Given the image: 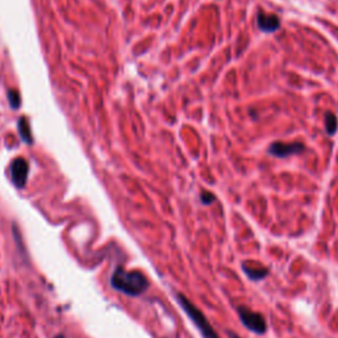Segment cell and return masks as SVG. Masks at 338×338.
<instances>
[{
	"label": "cell",
	"instance_id": "6da1fadb",
	"mask_svg": "<svg viewBox=\"0 0 338 338\" xmlns=\"http://www.w3.org/2000/svg\"><path fill=\"white\" fill-rule=\"evenodd\" d=\"M112 288L126 293L128 296H139L148 288V279L139 271H127L118 267L111 276Z\"/></svg>",
	"mask_w": 338,
	"mask_h": 338
},
{
	"label": "cell",
	"instance_id": "7a4b0ae2",
	"mask_svg": "<svg viewBox=\"0 0 338 338\" xmlns=\"http://www.w3.org/2000/svg\"><path fill=\"white\" fill-rule=\"evenodd\" d=\"M177 301L178 304L181 305V308L185 310V313L189 316V318L194 322V325L197 326V329L201 332L203 338H219L213 328H211L210 322L207 321L206 317L203 316L201 310L198 309L197 306H194L188 299L181 293H177Z\"/></svg>",
	"mask_w": 338,
	"mask_h": 338
},
{
	"label": "cell",
	"instance_id": "3957f363",
	"mask_svg": "<svg viewBox=\"0 0 338 338\" xmlns=\"http://www.w3.org/2000/svg\"><path fill=\"white\" fill-rule=\"evenodd\" d=\"M238 313H239L240 321L243 322L244 326H247L248 329L258 334L266 333L267 322H266V318L262 314L248 309L246 306H239L238 308Z\"/></svg>",
	"mask_w": 338,
	"mask_h": 338
},
{
	"label": "cell",
	"instance_id": "277c9868",
	"mask_svg": "<svg viewBox=\"0 0 338 338\" xmlns=\"http://www.w3.org/2000/svg\"><path fill=\"white\" fill-rule=\"evenodd\" d=\"M305 145L303 143H283V141H273L272 144L268 147V153L271 156L279 157V159H284V157L293 156V155H299V153L304 152Z\"/></svg>",
	"mask_w": 338,
	"mask_h": 338
},
{
	"label": "cell",
	"instance_id": "5b68a950",
	"mask_svg": "<svg viewBox=\"0 0 338 338\" xmlns=\"http://www.w3.org/2000/svg\"><path fill=\"white\" fill-rule=\"evenodd\" d=\"M28 170L29 165L28 161L23 159V157H17L16 160H13L12 165H11V177H12L13 184L21 189L24 188L27 184V178H28Z\"/></svg>",
	"mask_w": 338,
	"mask_h": 338
},
{
	"label": "cell",
	"instance_id": "8992f818",
	"mask_svg": "<svg viewBox=\"0 0 338 338\" xmlns=\"http://www.w3.org/2000/svg\"><path fill=\"white\" fill-rule=\"evenodd\" d=\"M256 23H258L260 31L266 33L276 32L277 29L280 28V19L273 13L259 12L256 17Z\"/></svg>",
	"mask_w": 338,
	"mask_h": 338
},
{
	"label": "cell",
	"instance_id": "52a82bcc",
	"mask_svg": "<svg viewBox=\"0 0 338 338\" xmlns=\"http://www.w3.org/2000/svg\"><path fill=\"white\" fill-rule=\"evenodd\" d=\"M243 271L250 279H252V280H260V279H263V277L267 276L268 268L260 266L259 263L246 262V263H243Z\"/></svg>",
	"mask_w": 338,
	"mask_h": 338
},
{
	"label": "cell",
	"instance_id": "ba28073f",
	"mask_svg": "<svg viewBox=\"0 0 338 338\" xmlns=\"http://www.w3.org/2000/svg\"><path fill=\"white\" fill-rule=\"evenodd\" d=\"M17 130L20 132L21 139H23L25 143L32 144L33 137L32 134H31V127H29L28 120L25 119V118H20V119H19V123H17Z\"/></svg>",
	"mask_w": 338,
	"mask_h": 338
},
{
	"label": "cell",
	"instance_id": "9c48e42d",
	"mask_svg": "<svg viewBox=\"0 0 338 338\" xmlns=\"http://www.w3.org/2000/svg\"><path fill=\"white\" fill-rule=\"evenodd\" d=\"M338 127V120L337 116L332 114V112H328L325 115V131L326 134H329L330 136H333L336 131H337Z\"/></svg>",
	"mask_w": 338,
	"mask_h": 338
},
{
	"label": "cell",
	"instance_id": "30bf717a",
	"mask_svg": "<svg viewBox=\"0 0 338 338\" xmlns=\"http://www.w3.org/2000/svg\"><path fill=\"white\" fill-rule=\"evenodd\" d=\"M7 97H8L9 104H11V107H12L13 110H16V108L20 107V94H19V91L9 90Z\"/></svg>",
	"mask_w": 338,
	"mask_h": 338
},
{
	"label": "cell",
	"instance_id": "8fae6325",
	"mask_svg": "<svg viewBox=\"0 0 338 338\" xmlns=\"http://www.w3.org/2000/svg\"><path fill=\"white\" fill-rule=\"evenodd\" d=\"M214 200H215L214 194L209 193V192H202L201 201L203 205H210L211 202H214Z\"/></svg>",
	"mask_w": 338,
	"mask_h": 338
},
{
	"label": "cell",
	"instance_id": "7c38bea8",
	"mask_svg": "<svg viewBox=\"0 0 338 338\" xmlns=\"http://www.w3.org/2000/svg\"><path fill=\"white\" fill-rule=\"evenodd\" d=\"M230 337L231 338H239L238 336H235V334H233V333H230Z\"/></svg>",
	"mask_w": 338,
	"mask_h": 338
}]
</instances>
